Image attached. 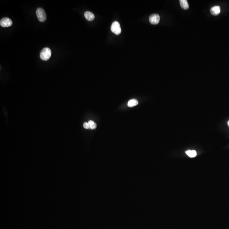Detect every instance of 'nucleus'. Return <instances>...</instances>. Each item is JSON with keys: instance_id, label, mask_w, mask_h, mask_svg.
<instances>
[{"instance_id": "423d86ee", "label": "nucleus", "mask_w": 229, "mask_h": 229, "mask_svg": "<svg viewBox=\"0 0 229 229\" xmlns=\"http://www.w3.org/2000/svg\"><path fill=\"white\" fill-rule=\"evenodd\" d=\"M221 12V9L219 6H214L210 9V13L213 15H218Z\"/></svg>"}, {"instance_id": "f8f14e48", "label": "nucleus", "mask_w": 229, "mask_h": 229, "mask_svg": "<svg viewBox=\"0 0 229 229\" xmlns=\"http://www.w3.org/2000/svg\"><path fill=\"white\" fill-rule=\"evenodd\" d=\"M83 127L85 129H90V127H89V124L87 122H85L83 123Z\"/></svg>"}, {"instance_id": "7ed1b4c3", "label": "nucleus", "mask_w": 229, "mask_h": 229, "mask_svg": "<svg viewBox=\"0 0 229 229\" xmlns=\"http://www.w3.org/2000/svg\"><path fill=\"white\" fill-rule=\"evenodd\" d=\"M111 30L112 32L116 35L120 34L121 32V29L119 23L117 21L114 22L111 27Z\"/></svg>"}, {"instance_id": "9b49d317", "label": "nucleus", "mask_w": 229, "mask_h": 229, "mask_svg": "<svg viewBox=\"0 0 229 229\" xmlns=\"http://www.w3.org/2000/svg\"><path fill=\"white\" fill-rule=\"evenodd\" d=\"M88 123L89 124L90 129H94L96 128V124L95 123L94 121H89L88 122Z\"/></svg>"}, {"instance_id": "20e7f679", "label": "nucleus", "mask_w": 229, "mask_h": 229, "mask_svg": "<svg viewBox=\"0 0 229 229\" xmlns=\"http://www.w3.org/2000/svg\"><path fill=\"white\" fill-rule=\"evenodd\" d=\"M12 21L8 17H4L0 20V25L3 27H8L11 26Z\"/></svg>"}, {"instance_id": "39448f33", "label": "nucleus", "mask_w": 229, "mask_h": 229, "mask_svg": "<svg viewBox=\"0 0 229 229\" xmlns=\"http://www.w3.org/2000/svg\"><path fill=\"white\" fill-rule=\"evenodd\" d=\"M160 21V17L158 14H154L150 15L149 17V21L150 23L156 25L159 23Z\"/></svg>"}, {"instance_id": "ddd939ff", "label": "nucleus", "mask_w": 229, "mask_h": 229, "mask_svg": "<svg viewBox=\"0 0 229 229\" xmlns=\"http://www.w3.org/2000/svg\"><path fill=\"white\" fill-rule=\"evenodd\" d=\"M228 126H229V121L228 122Z\"/></svg>"}, {"instance_id": "f257e3e1", "label": "nucleus", "mask_w": 229, "mask_h": 229, "mask_svg": "<svg viewBox=\"0 0 229 229\" xmlns=\"http://www.w3.org/2000/svg\"><path fill=\"white\" fill-rule=\"evenodd\" d=\"M51 50L48 48H45L42 50L40 53V57L44 61L48 60L51 57Z\"/></svg>"}, {"instance_id": "9d476101", "label": "nucleus", "mask_w": 229, "mask_h": 229, "mask_svg": "<svg viewBox=\"0 0 229 229\" xmlns=\"http://www.w3.org/2000/svg\"><path fill=\"white\" fill-rule=\"evenodd\" d=\"M186 153L189 157H194L197 155V153L195 150H188Z\"/></svg>"}, {"instance_id": "6e6552de", "label": "nucleus", "mask_w": 229, "mask_h": 229, "mask_svg": "<svg viewBox=\"0 0 229 229\" xmlns=\"http://www.w3.org/2000/svg\"><path fill=\"white\" fill-rule=\"evenodd\" d=\"M180 6L184 10H187L189 8V4L187 0H180Z\"/></svg>"}, {"instance_id": "0eeeda50", "label": "nucleus", "mask_w": 229, "mask_h": 229, "mask_svg": "<svg viewBox=\"0 0 229 229\" xmlns=\"http://www.w3.org/2000/svg\"><path fill=\"white\" fill-rule=\"evenodd\" d=\"M84 15L85 18L88 21H92L95 18V15L91 11H85Z\"/></svg>"}, {"instance_id": "f03ea898", "label": "nucleus", "mask_w": 229, "mask_h": 229, "mask_svg": "<svg viewBox=\"0 0 229 229\" xmlns=\"http://www.w3.org/2000/svg\"><path fill=\"white\" fill-rule=\"evenodd\" d=\"M36 15L38 20L41 22H44L46 19V14L45 10L41 8H38L36 10Z\"/></svg>"}, {"instance_id": "1a4fd4ad", "label": "nucleus", "mask_w": 229, "mask_h": 229, "mask_svg": "<svg viewBox=\"0 0 229 229\" xmlns=\"http://www.w3.org/2000/svg\"><path fill=\"white\" fill-rule=\"evenodd\" d=\"M138 102L136 99H132L130 101H129V102L128 103V106L130 107H132L134 106H136L138 105Z\"/></svg>"}]
</instances>
